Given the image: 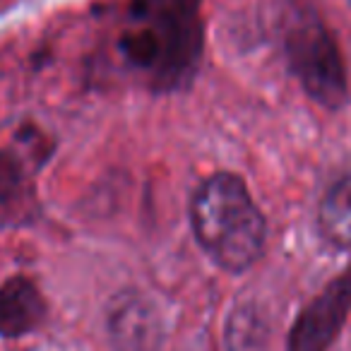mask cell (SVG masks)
<instances>
[{
	"instance_id": "obj_1",
	"label": "cell",
	"mask_w": 351,
	"mask_h": 351,
	"mask_svg": "<svg viewBox=\"0 0 351 351\" xmlns=\"http://www.w3.org/2000/svg\"><path fill=\"white\" fill-rule=\"evenodd\" d=\"M202 46V0H130L118 51L156 92L186 87Z\"/></svg>"
},
{
	"instance_id": "obj_2",
	"label": "cell",
	"mask_w": 351,
	"mask_h": 351,
	"mask_svg": "<svg viewBox=\"0 0 351 351\" xmlns=\"http://www.w3.org/2000/svg\"><path fill=\"white\" fill-rule=\"evenodd\" d=\"M197 243L226 272H243L263 255L267 221L236 173H215L191 200Z\"/></svg>"
},
{
	"instance_id": "obj_3",
	"label": "cell",
	"mask_w": 351,
	"mask_h": 351,
	"mask_svg": "<svg viewBox=\"0 0 351 351\" xmlns=\"http://www.w3.org/2000/svg\"><path fill=\"white\" fill-rule=\"evenodd\" d=\"M289 68L306 94L325 108H341L349 99L346 70L335 36L313 10L296 12L284 34Z\"/></svg>"
},
{
	"instance_id": "obj_4",
	"label": "cell",
	"mask_w": 351,
	"mask_h": 351,
	"mask_svg": "<svg viewBox=\"0 0 351 351\" xmlns=\"http://www.w3.org/2000/svg\"><path fill=\"white\" fill-rule=\"evenodd\" d=\"M351 311V269L330 282L296 317L287 351H327Z\"/></svg>"
},
{
	"instance_id": "obj_5",
	"label": "cell",
	"mask_w": 351,
	"mask_h": 351,
	"mask_svg": "<svg viewBox=\"0 0 351 351\" xmlns=\"http://www.w3.org/2000/svg\"><path fill=\"white\" fill-rule=\"evenodd\" d=\"M108 332L118 351H156L164 335L156 308L140 293L116 298L108 313Z\"/></svg>"
},
{
	"instance_id": "obj_6",
	"label": "cell",
	"mask_w": 351,
	"mask_h": 351,
	"mask_svg": "<svg viewBox=\"0 0 351 351\" xmlns=\"http://www.w3.org/2000/svg\"><path fill=\"white\" fill-rule=\"evenodd\" d=\"M44 298L25 277H12L0 287V337H22L44 320Z\"/></svg>"
},
{
	"instance_id": "obj_7",
	"label": "cell",
	"mask_w": 351,
	"mask_h": 351,
	"mask_svg": "<svg viewBox=\"0 0 351 351\" xmlns=\"http://www.w3.org/2000/svg\"><path fill=\"white\" fill-rule=\"evenodd\" d=\"M317 229L335 248H351V173L325 193L317 210Z\"/></svg>"
},
{
	"instance_id": "obj_8",
	"label": "cell",
	"mask_w": 351,
	"mask_h": 351,
	"mask_svg": "<svg viewBox=\"0 0 351 351\" xmlns=\"http://www.w3.org/2000/svg\"><path fill=\"white\" fill-rule=\"evenodd\" d=\"M27 202H29V191L20 159L8 152H0V219L22 215Z\"/></svg>"
},
{
	"instance_id": "obj_9",
	"label": "cell",
	"mask_w": 351,
	"mask_h": 351,
	"mask_svg": "<svg viewBox=\"0 0 351 351\" xmlns=\"http://www.w3.org/2000/svg\"><path fill=\"white\" fill-rule=\"evenodd\" d=\"M265 337V330L260 327V317L253 311L236 313L231 317L229 330V346L231 351H253L258 341Z\"/></svg>"
}]
</instances>
